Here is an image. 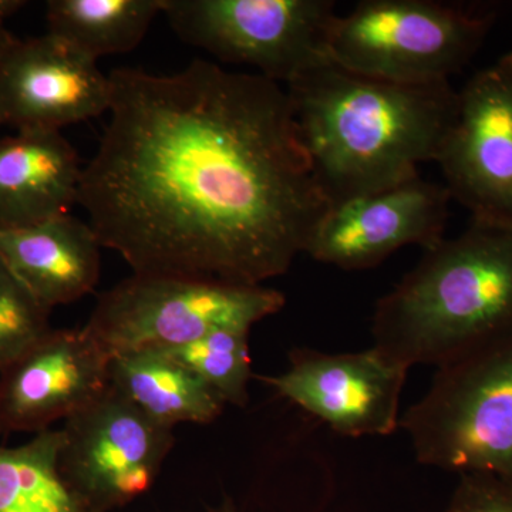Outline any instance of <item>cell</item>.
Returning <instances> with one entry per match:
<instances>
[{"mask_svg":"<svg viewBox=\"0 0 512 512\" xmlns=\"http://www.w3.org/2000/svg\"><path fill=\"white\" fill-rule=\"evenodd\" d=\"M101 245L89 222L67 214L19 229H0V259L52 311L99 284Z\"/></svg>","mask_w":512,"mask_h":512,"instance_id":"15","label":"cell"},{"mask_svg":"<svg viewBox=\"0 0 512 512\" xmlns=\"http://www.w3.org/2000/svg\"><path fill=\"white\" fill-rule=\"evenodd\" d=\"M50 312L0 259V370L52 332Z\"/></svg>","mask_w":512,"mask_h":512,"instance_id":"20","label":"cell"},{"mask_svg":"<svg viewBox=\"0 0 512 512\" xmlns=\"http://www.w3.org/2000/svg\"><path fill=\"white\" fill-rule=\"evenodd\" d=\"M329 207L389 190L436 161L457 111L450 82L397 83L326 62L286 84Z\"/></svg>","mask_w":512,"mask_h":512,"instance_id":"2","label":"cell"},{"mask_svg":"<svg viewBox=\"0 0 512 512\" xmlns=\"http://www.w3.org/2000/svg\"><path fill=\"white\" fill-rule=\"evenodd\" d=\"M208 512H239L238 508L235 507V504L232 503L229 498H225L224 501L220 505H217V507L211 508Z\"/></svg>","mask_w":512,"mask_h":512,"instance_id":"23","label":"cell"},{"mask_svg":"<svg viewBox=\"0 0 512 512\" xmlns=\"http://www.w3.org/2000/svg\"><path fill=\"white\" fill-rule=\"evenodd\" d=\"M110 383L150 419L171 430L181 423H212L227 406L204 380L158 350L111 357Z\"/></svg>","mask_w":512,"mask_h":512,"instance_id":"16","label":"cell"},{"mask_svg":"<svg viewBox=\"0 0 512 512\" xmlns=\"http://www.w3.org/2000/svg\"><path fill=\"white\" fill-rule=\"evenodd\" d=\"M175 35L279 84L330 62L338 13L330 0H163Z\"/></svg>","mask_w":512,"mask_h":512,"instance_id":"7","label":"cell"},{"mask_svg":"<svg viewBox=\"0 0 512 512\" xmlns=\"http://www.w3.org/2000/svg\"><path fill=\"white\" fill-rule=\"evenodd\" d=\"M493 16L433 0H363L338 16L330 62L397 83L450 82L477 55Z\"/></svg>","mask_w":512,"mask_h":512,"instance_id":"6","label":"cell"},{"mask_svg":"<svg viewBox=\"0 0 512 512\" xmlns=\"http://www.w3.org/2000/svg\"><path fill=\"white\" fill-rule=\"evenodd\" d=\"M25 5L26 2H20V0H0V49L10 35L8 29L5 28V20Z\"/></svg>","mask_w":512,"mask_h":512,"instance_id":"22","label":"cell"},{"mask_svg":"<svg viewBox=\"0 0 512 512\" xmlns=\"http://www.w3.org/2000/svg\"><path fill=\"white\" fill-rule=\"evenodd\" d=\"M450 192L417 177L332 205L313 229L305 252L315 261L346 271L372 268L397 249H429L444 239Z\"/></svg>","mask_w":512,"mask_h":512,"instance_id":"12","label":"cell"},{"mask_svg":"<svg viewBox=\"0 0 512 512\" xmlns=\"http://www.w3.org/2000/svg\"><path fill=\"white\" fill-rule=\"evenodd\" d=\"M111 357L82 329H53L0 370V433L50 430L110 386Z\"/></svg>","mask_w":512,"mask_h":512,"instance_id":"13","label":"cell"},{"mask_svg":"<svg viewBox=\"0 0 512 512\" xmlns=\"http://www.w3.org/2000/svg\"><path fill=\"white\" fill-rule=\"evenodd\" d=\"M285 296L262 285L133 274L101 293L84 330L110 357L173 348L225 328L252 329Z\"/></svg>","mask_w":512,"mask_h":512,"instance_id":"5","label":"cell"},{"mask_svg":"<svg viewBox=\"0 0 512 512\" xmlns=\"http://www.w3.org/2000/svg\"><path fill=\"white\" fill-rule=\"evenodd\" d=\"M62 431L35 434L22 446H0V512H87L59 468Z\"/></svg>","mask_w":512,"mask_h":512,"instance_id":"18","label":"cell"},{"mask_svg":"<svg viewBox=\"0 0 512 512\" xmlns=\"http://www.w3.org/2000/svg\"><path fill=\"white\" fill-rule=\"evenodd\" d=\"M400 427L424 466L512 485V332L437 367Z\"/></svg>","mask_w":512,"mask_h":512,"instance_id":"4","label":"cell"},{"mask_svg":"<svg viewBox=\"0 0 512 512\" xmlns=\"http://www.w3.org/2000/svg\"><path fill=\"white\" fill-rule=\"evenodd\" d=\"M83 165L60 131L0 138V229L33 227L70 214Z\"/></svg>","mask_w":512,"mask_h":512,"instance_id":"14","label":"cell"},{"mask_svg":"<svg viewBox=\"0 0 512 512\" xmlns=\"http://www.w3.org/2000/svg\"><path fill=\"white\" fill-rule=\"evenodd\" d=\"M87 512H89V511H87Z\"/></svg>","mask_w":512,"mask_h":512,"instance_id":"24","label":"cell"},{"mask_svg":"<svg viewBox=\"0 0 512 512\" xmlns=\"http://www.w3.org/2000/svg\"><path fill=\"white\" fill-rule=\"evenodd\" d=\"M60 431V473L89 512L116 510L146 494L174 446V430L111 383Z\"/></svg>","mask_w":512,"mask_h":512,"instance_id":"8","label":"cell"},{"mask_svg":"<svg viewBox=\"0 0 512 512\" xmlns=\"http://www.w3.org/2000/svg\"><path fill=\"white\" fill-rule=\"evenodd\" d=\"M249 332L239 328L217 329L184 345L154 350L190 369L225 403L245 407L252 376Z\"/></svg>","mask_w":512,"mask_h":512,"instance_id":"19","label":"cell"},{"mask_svg":"<svg viewBox=\"0 0 512 512\" xmlns=\"http://www.w3.org/2000/svg\"><path fill=\"white\" fill-rule=\"evenodd\" d=\"M444 512H512V485L485 474H463Z\"/></svg>","mask_w":512,"mask_h":512,"instance_id":"21","label":"cell"},{"mask_svg":"<svg viewBox=\"0 0 512 512\" xmlns=\"http://www.w3.org/2000/svg\"><path fill=\"white\" fill-rule=\"evenodd\" d=\"M409 370L375 346L342 355L296 349L285 373L264 380L340 434L389 436L400 427V397Z\"/></svg>","mask_w":512,"mask_h":512,"instance_id":"11","label":"cell"},{"mask_svg":"<svg viewBox=\"0 0 512 512\" xmlns=\"http://www.w3.org/2000/svg\"><path fill=\"white\" fill-rule=\"evenodd\" d=\"M111 93L96 60L49 33L0 49V127L60 131L109 113Z\"/></svg>","mask_w":512,"mask_h":512,"instance_id":"10","label":"cell"},{"mask_svg":"<svg viewBox=\"0 0 512 512\" xmlns=\"http://www.w3.org/2000/svg\"><path fill=\"white\" fill-rule=\"evenodd\" d=\"M110 80L77 201L103 248L133 274L254 286L286 274L329 204L285 87L201 59Z\"/></svg>","mask_w":512,"mask_h":512,"instance_id":"1","label":"cell"},{"mask_svg":"<svg viewBox=\"0 0 512 512\" xmlns=\"http://www.w3.org/2000/svg\"><path fill=\"white\" fill-rule=\"evenodd\" d=\"M436 163L471 221L512 227V53L474 74Z\"/></svg>","mask_w":512,"mask_h":512,"instance_id":"9","label":"cell"},{"mask_svg":"<svg viewBox=\"0 0 512 512\" xmlns=\"http://www.w3.org/2000/svg\"><path fill=\"white\" fill-rule=\"evenodd\" d=\"M511 332L512 227L473 221L424 249L372 322L373 346L409 369H437Z\"/></svg>","mask_w":512,"mask_h":512,"instance_id":"3","label":"cell"},{"mask_svg":"<svg viewBox=\"0 0 512 512\" xmlns=\"http://www.w3.org/2000/svg\"><path fill=\"white\" fill-rule=\"evenodd\" d=\"M160 13L163 0H49L47 33L97 62L136 49Z\"/></svg>","mask_w":512,"mask_h":512,"instance_id":"17","label":"cell"}]
</instances>
